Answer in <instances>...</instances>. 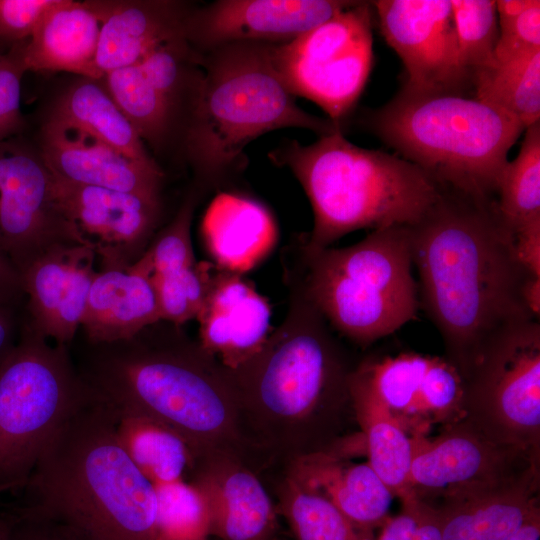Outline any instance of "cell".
I'll use <instances>...</instances> for the list:
<instances>
[{
  "mask_svg": "<svg viewBox=\"0 0 540 540\" xmlns=\"http://www.w3.org/2000/svg\"><path fill=\"white\" fill-rule=\"evenodd\" d=\"M413 442L410 482L420 500H456L539 476V457L488 439L464 418L433 440L418 432Z\"/></svg>",
  "mask_w": 540,
  "mask_h": 540,
  "instance_id": "cell-12",
  "label": "cell"
},
{
  "mask_svg": "<svg viewBox=\"0 0 540 540\" xmlns=\"http://www.w3.org/2000/svg\"><path fill=\"white\" fill-rule=\"evenodd\" d=\"M20 331L16 327L14 307L0 305V368L16 346Z\"/></svg>",
  "mask_w": 540,
  "mask_h": 540,
  "instance_id": "cell-48",
  "label": "cell"
},
{
  "mask_svg": "<svg viewBox=\"0 0 540 540\" xmlns=\"http://www.w3.org/2000/svg\"><path fill=\"white\" fill-rule=\"evenodd\" d=\"M288 478L333 504L359 531L383 526L395 497L368 462L354 464L326 450L290 460Z\"/></svg>",
  "mask_w": 540,
  "mask_h": 540,
  "instance_id": "cell-23",
  "label": "cell"
},
{
  "mask_svg": "<svg viewBox=\"0 0 540 540\" xmlns=\"http://www.w3.org/2000/svg\"><path fill=\"white\" fill-rule=\"evenodd\" d=\"M101 80L142 140L154 147L163 145L172 132L174 119L140 66L113 70Z\"/></svg>",
  "mask_w": 540,
  "mask_h": 540,
  "instance_id": "cell-33",
  "label": "cell"
},
{
  "mask_svg": "<svg viewBox=\"0 0 540 540\" xmlns=\"http://www.w3.org/2000/svg\"><path fill=\"white\" fill-rule=\"evenodd\" d=\"M40 157L50 172L70 183L160 197L164 177L118 152L84 129L49 116L40 139Z\"/></svg>",
  "mask_w": 540,
  "mask_h": 540,
  "instance_id": "cell-18",
  "label": "cell"
},
{
  "mask_svg": "<svg viewBox=\"0 0 540 540\" xmlns=\"http://www.w3.org/2000/svg\"><path fill=\"white\" fill-rule=\"evenodd\" d=\"M85 393L67 346H52L24 324L0 368V493L23 488Z\"/></svg>",
  "mask_w": 540,
  "mask_h": 540,
  "instance_id": "cell-9",
  "label": "cell"
},
{
  "mask_svg": "<svg viewBox=\"0 0 540 540\" xmlns=\"http://www.w3.org/2000/svg\"><path fill=\"white\" fill-rule=\"evenodd\" d=\"M117 414L86 388L21 489L19 507L88 540H157L154 484L122 447Z\"/></svg>",
  "mask_w": 540,
  "mask_h": 540,
  "instance_id": "cell-4",
  "label": "cell"
},
{
  "mask_svg": "<svg viewBox=\"0 0 540 540\" xmlns=\"http://www.w3.org/2000/svg\"><path fill=\"white\" fill-rule=\"evenodd\" d=\"M72 243L40 155L0 143V256L20 274L52 248Z\"/></svg>",
  "mask_w": 540,
  "mask_h": 540,
  "instance_id": "cell-15",
  "label": "cell"
},
{
  "mask_svg": "<svg viewBox=\"0 0 540 540\" xmlns=\"http://www.w3.org/2000/svg\"><path fill=\"white\" fill-rule=\"evenodd\" d=\"M191 482L205 498L209 533L221 540H269L275 530L274 506L260 479L230 454L193 461Z\"/></svg>",
  "mask_w": 540,
  "mask_h": 540,
  "instance_id": "cell-19",
  "label": "cell"
},
{
  "mask_svg": "<svg viewBox=\"0 0 540 540\" xmlns=\"http://www.w3.org/2000/svg\"><path fill=\"white\" fill-rule=\"evenodd\" d=\"M100 22L85 1L56 0L22 44L25 71H64L101 80L96 65Z\"/></svg>",
  "mask_w": 540,
  "mask_h": 540,
  "instance_id": "cell-24",
  "label": "cell"
},
{
  "mask_svg": "<svg viewBox=\"0 0 540 540\" xmlns=\"http://www.w3.org/2000/svg\"><path fill=\"white\" fill-rule=\"evenodd\" d=\"M388 45L402 60L403 90L418 94H458L472 85L461 66L450 0L371 2Z\"/></svg>",
  "mask_w": 540,
  "mask_h": 540,
  "instance_id": "cell-13",
  "label": "cell"
},
{
  "mask_svg": "<svg viewBox=\"0 0 540 540\" xmlns=\"http://www.w3.org/2000/svg\"><path fill=\"white\" fill-rule=\"evenodd\" d=\"M281 508L297 540H372L325 498L302 489L288 477Z\"/></svg>",
  "mask_w": 540,
  "mask_h": 540,
  "instance_id": "cell-35",
  "label": "cell"
},
{
  "mask_svg": "<svg viewBox=\"0 0 540 540\" xmlns=\"http://www.w3.org/2000/svg\"><path fill=\"white\" fill-rule=\"evenodd\" d=\"M496 208L513 234L540 218V124L526 128L520 151L505 165L497 187Z\"/></svg>",
  "mask_w": 540,
  "mask_h": 540,
  "instance_id": "cell-32",
  "label": "cell"
},
{
  "mask_svg": "<svg viewBox=\"0 0 540 540\" xmlns=\"http://www.w3.org/2000/svg\"><path fill=\"white\" fill-rule=\"evenodd\" d=\"M23 295L18 271L0 256V305L14 307Z\"/></svg>",
  "mask_w": 540,
  "mask_h": 540,
  "instance_id": "cell-47",
  "label": "cell"
},
{
  "mask_svg": "<svg viewBox=\"0 0 540 540\" xmlns=\"http://www.w3.org/2000/svg\"><path fill=\"white\" fill-rule=\"evenodd\" d=\"M540 539V515L526 522L517 532L506 540H539Z\"/></svg>",
  "mask_w": 540,
  "mask_h": 540,
  "instance_id": "cell-50",
  "label": "cell"
},
{
  "mask_svg": "<svg viewBox=\"0 0 540 540\" xmlns=\"http://www.w3.org/2000/svg\"><path fill=\"white\" fill-rule=\"evenodd\" d=\"M13 523V511L0 513V540H8Z\"/></svg>",
  "mask_w": 540,
  "mask_h": 540,
  "instance_id": "cell-51",
  "label": "cell"
},
{
  "mask_svg": "<svg viewBox=\"0 0 540 540\" xmlns=\"http://www.w3.org/2000/svg\"><path fill=\"white\" fill-rule=\"evenodd\" d=\"M371 6L357 1L295 39L272 46L273 67L289 92L316 103L335 124L354 107L371 71Z\"/></svg>",
  "mask_w": 540,
  "mask_h": 540,
  "instance_id": "cell-11",
  "label": "cell"
},
{
  "mask_svg": "<svg viewBox=\"0 0 540 540\" xmlns=\"http://www.w3.org/2000/svg\"><path fill=\"white\" fill-rule=\"evenodd\" d=\"M432 358L406 352L365 361L356 370L399 419L422 414V386Z\"/></svg>",
  "mask_w": 540,
  "mask_h": 540,
  "instance_id": "cell-34",
  "label": "cell"
},
{
  "mask_svg": "<svg viewBox=\"0 0 540 540\" xmlns=\"http://www.w3.org/2000/svg\"><path fill=\"white\" fill-rule=\"evenodd\" d=\"M8 540H88L78 530L57 519L17 506Z\"/></svg>",
  "mask_w": 540,
  "mask_h": 540,
  "instance_id": "cell-43",
  "label": "cell"
},
{
  "mask_svg": "<svg viewBox=\"0 0 540 540\" xmlns=\"http://www.w3.org/2000/svg\"><path fill=\"white\" fill-rule=\"evenodd\" d=\"M196 319L199 346L229 370L253 357L271 333L267 299L240 274L217 267Z\"/></svg>",
  "mask_w": 540,
  "mask_h": 540,
  "instance_id": "cell-20",
  "label": "cell"
},
{
  "mask_svg": "<svg viewBox=\"0 0 540 540\" xmlns=\"http://www.w3.org/2000/svg\"><path fill=\"white\" fill-rule=\"evenodd\" d=\"M118 439L140 471L153 483L184 480L193 464L187 442L174 430L140 415H117Z\"/></svg>",
  "mask_w": 540,
  "mask_h": 540,
  "instance_id": "cell-29",
  "label": "cell"
},
{
  "mask_svg": "<svg viewBox=\"0 0 540 540\" xmlns=\"http://www.w3.org/2000/svg\"><path fill=\"white\" fill-rule=\"evenodd\" d=\"M201 234L213 264L240 275L261 263L278 238L275 221L263 205L228 193L217 195L210 203Z\"/></svg>",
  "mask_w": 540,
  "mask_h": 540,
  "instance_id": "cell-25",
  "label": "cell"
},
{
  "mask_svg": "<svg viewBox=\"0 0 540 540\" xmlns=\"http://www.w3.org/2000/svg\"><path fill=\"white\" fill-rule=\"evenodd\" d=\"M461 66L474 77L495 62L499 38L496 1L450 0Z\"/></svg>",
  "mask_w": 540,
  "mask_h": 540,
  "instance_id": "cell-36",
  "label": "cell"
},
{
  "mask_svg": "<svg viewBox=\"0 0 540 540\" xmlns=\"http://www.w3.org/2000/svg\"><path fill=\"white\" fill-rule=\"evenodd\" d=\"M293 285L283 322L239 367L226 369L253 447L290 460L324 450L344 407L350 370L329 324Z\"/></svg>",
  "mask_w": 540,
  "mask_h": 540,
  "instance_id": "cell-3",
  "label": "cell"
},
{
  "mask_svg": "<svg viewBox=\"0 0 540 540\" xmlns=\"http://www.w3.org/2000/svg\"><path fill=\"white\" fill-rule=\"evenodd\" d=\"M522 299L531 315L539 320L540 316V277L529 275L522 286Z\"/></svg>",
  "mask_w": 540,
  "mask_h": 540,
  "instance_id": "cell-49",
  "label": "cell"
},
{
  "mask_svg": "<svg viewBox=\"0 0 540 540\" xmlns=\"http://www.w3.org/2000/svg\"><path fill=\"white\" fill-rule=\"evenodd\" d=\"M216 266L197 262L177 273L151 277L156 291L161 321L179 326L196 319L209 291Z\"/></svg>",
  "mask_w": 540,
  "mask_h": 540,
  "instance_id": "cell-38",
  "label": "cell"
},
{
  "mask_svg": "<svg viewBox=\"0 0 540 540\" xmlns=\"http://www.w3.org/2000/svg\"><path fill=\"white\" fill-rule=\"evenodd\" d=\"M157 540H209V513L204 496L184 480L154 484Z\"/></svg>",
  "mask_w": 540,
  "mask_h": 540,
  "instance_id": "cell-37",
  "label": "cell"
},
{
  "mask_svg": "<svg viewBox=\"0 0 540 540\" xmlns=\"http://www.w3.org/2000/svg\"><path fill=\"white\" fill-rule=\"evenodd\" d=\"M2 58H3V56L0 55V63H1V61H2Z\"/></svg>",
  "mask_w": 540,
  "mask_h": 540,
  "instance_id": "cell-52",
  "label": "cell"
},
{
  "mask_svg": "<svg viewBox=\"0 0 540 540\" xmlns=\"http://www.w3.org/2000/svg\"><path fill=\"white\" fill-rule=\"evenodd\" d=\"M53 179L56 206L71 238L91 249L102 269L125 268L142 256L159 221L160 197Z\"/></svg>",
  "mask_w": 540,
  "mask_h": 540,
  "instance_id": "cell-14",
  "label": "cell"
},
{
  "mask_svg": "<svg viewBox=\"0 0 540 540\" xmlns=\"http://www.w3.org/2000/svg\"><path fill=\"white\" fill-rule=\"evenodd\" d=\"M151 333V332H150ZM92 345L77 368L89 393L117 415H140L178 433L193 461L213 454L242 458L252 445L239 419L225 368L179 332Z\"/></svg>",
  "mask_w": 540,
  "mask_h": 540,
  "instance_id": "cell-2",
  "label": "cell"
},
{
  "mask_svg": "<svg viewBox=\"0 0 540 540\" xmlns=\"http://www.w3.org/2000/svg\"><path fill=\"white\" fill-rule=\"evenodd\" d=\"M273 44L236 42L199 53L203 80L185 125L184 147L196 173L216 179L245 162V147L281 128L319 136L340 128L301 109L271 59Z\"/></svg>",
  "mask_w": 540,
  "mask_h": 540,
  "instance_id": "cell-6",
  "label": "cell"
},
{
  "mask_svg": "<svg viewBox=\"0 0 540 540\" xmlns=\"http://www.w3.org/2000/svg\"><path fill=\"white\" fill-rule=\"evenodd\" d=\"M475 98L517 120L525 129L540 118V49L494 62L473 79Z\"/></svg>",
  "mask_w": 540,
  "mask_h": 540,
  "instance_id": "cell-30",
  "label": "cell"
},
{
  "mask_svg": "<svg viewBox=\"0 0 540 540\" xmlns=\"http://www.w3.org/2000/svg\"><path fill=\"white\" fill-rule=\"evenodd\" d=\"M50 116L84 129L131 159L158 166L100 80L76 81L61 94Z\"/></svg>",
  "mask_w": 540,
  "mask_h": 540,
  "instance_id": "cell-28",
  "label": "cell"
},
{
  "mask_svg": "<svg viewBox=\"0 0 540 540\" xmlns=\"http://www.w3.org/2000/svg\"><path fill=\"white\" fill-rule=\"evenodd\" d=\"M56 0H0V39L14 44L28 40Z\"/></svg>",
  "mask_w": 540,
  "mask_h": 540,
  "instance_id": "cell-42",
  "label": "cell"
},
{
  "mask_svg": "<svg viewBox=\"0 0 540 540\" xmlns=\"http://www.w3.org/2000/svg\"><path fill=\"white\" fill-rule=\"evenodd\" d=\"M195 198L188 197L168 226L148 246L144 255L151 267V277L173 274L194 266L191 223Z\"/></svg>",
  "mask_w": 540,
  "mask_h": 540,
  "instance_id": "cell-40",
  "label": "cell"
},
{
  "mask_svg": "<svg viewBox=\"0 0 540 540\" xmlns=\"http://www.w3.org/2000/svg\"><path fill=\"white\" fill-rule=\"evenodd\" d=\"M23 43L15 44L0 63V143L23 124L20 110L21 80L26 72L21 60Z\"/></svg>",
  "mask_w": 540,
  "mask_h": 540,
  "instance_id": "cell-41",
  "label": "cell"
},
{
  "mask_svg": "<svg viewBox=\"0 0 540 540\" xmlns=\"http://www.w3.org/2000/svg\"><path fill=\"white\" fill-rule=\"evenodd\" d=\"M463 418L488 439L539 457L540 325L511 323L479 349L463 376Z\"/></svg>",
  "mask_w": 540,
  "mask_h": 540,
  "instance_id": "cell-10",
  "label": "cell"
},
{
  "mask_svg": "<svg viewBox=\"0 0 540 540\" xmlns=\"http://www.w3.org/2000/svg\"><path fill=\"white\" fill-rule=\"evenodd\" d=\"M96 255L83 245H59L21 273L27 296L25 324L57 345H68L82 324L89 291L97 273Z\"/></svg>",
  "mask_w": 540,
  "mask_h": 540,
  "instance_id": "cell-17",
  "label": "cell"
},
{
  "mask_svg": "<svg viewBox=\"0 0 540 540\" xmlns=\"http://www.w3.org/2000/svg\"><path fill=\"white\" fill-rule=\"evenodd\" d=\"M539 476L446 501L438 508L443 540H506L540 515Z\"/></svg>",
  "mask_w": 540,
  "mask_h": 540,
  "instance_id": "cell-26",
  "label": "cell"
},
{
  "mask_svg": "<svg viewBox=\"0 0 540 540\" xmlns=\"http://www.w3.org/2000/svg\"><path fill=\"white\" fill-rule=\"evenodd\" d=\"M415 540H443L441 514L437 507L417 498Z\"/></svg>",
  "mask_w": 540,
  "mask_h": 540,
  "instance_id": "cell-46",
  "label": "cell"
},
{
  "mask_svg": "<svg viewBox=\"0 0 540 540\" xmlns=\"http://www.w3.org/2000/svg\"><path fill=\"white\" fill-rule=\"evenodd\" d=\"M410 233L419 305L441 334L446 358L463 378L495 332L535 319L522 299L523 283L531 274L515 257L512 233L496 199L442 187Z\"/></svg>",
  "mask_w": 540,
  "mask_h": 540,
  "instance_id": "cell-1",
  "label": "cell"
},
{
  "mask_svg": "<svg viewBox=\"0 0 540 540\" xmlns=\"http://www.w3.org/2000/svg\"><path fill=\"white\" fill-rule=\"evenodd\" d=\"M198 58L199 53L182 33L159 44L137 64L166 103L174 122L183 113L187 123L197 101L203 80Z\"/></svg>",
  "mask_w": 540,
  "mask_h": 540,
  "instance_id": "cell-31",
  "label": "cell"
},
{
  "mask_svg": "<svg viewBox=\"0 0 540 540\" xmlns=\"http://www.w3.org/2000/svg\"><path fill=\"white\" fill-rule=\"evenodd\" d=\"M268 157L293 173L310 201L314 224L302 242L310 249L330 247L360 229L412 226L441 194V186L417 165L358 147L341 128L310 145L285 141Z\"/></svg>",
  "mask_w": 540,
  "mask_h": 540,
  "instance_id": "cell-5",
  "label": "cell"
},
{
  "mask_svg": "<svg viewBox=\"0 0 540 540\" xmlns=\"http://www.w3.org/2000/svg\"><path fill=\"white\" fill-rule=\"evenodd\" d=\"M348 389L352 410L362 429L369 465L400 500L415 495L410 482L413 437L408 436L405 426L356 368L349 375Z\"/></svg>",
  "mask_w": 540,
  "mask_h": 540,
  "instance_id": "cell-27",
  "label": "cell"
},
{
  "mask_svg": "<svg viewBox=\"0 0 540 540\" xmlns=\"http://www.w3.org/2000/svg\"><path fill=\"white\" fill-rule=\"evenodd\" d=\"M374 132L441 187L496 199L507 155L525 129L477 98L402 90L370 117Z\"/></svg>",
  "mask_w": 540,
  "mask_h": 540,
  "instance_id": "cell-7",
  "label": "cell"
},
{
  "mask_svg": "<svg viewBox=\"0 0 540 540\" xmlns=\"http://www.w3.org/2000/svg\"><path fill=\"white\" fill-rule=\"evenodd\" d=\"M100 22L96 65L104 76L139 64L159 44L184 33L191 11L168 0L85 1Z\"/></svg>",
  "mask_w": 540,
  "mask_h": 540,
  "instance_id": "cell-21",
  "label": "cell"
},
{
  "mask_svg": "<svg viewBox=\"0 0 540 540\" xmlns=\"http://www.w3.org/2000/svg\"><path fill=\"white\" fill-rule=\"evenodd\" d=\"M417 497L415 495L401 500L400 514L388 518L382 526L377 540H415L417 526Z\"/></svg>",
  "mask_w": 540,
  "mask_h": 540,
  "instance_id": "cell-45",
  "label": "cell"
},
{
  "mask_svg": "<svg viewBox=\"0 0 540 540\" xmlns=\"http://www.w3.org/2000/svg\"><path fill=\"white\" fill-rule=\"evenodd\" d=\"M301 257L295 285L351 341L367 346L416 317L410 226L372 230L344 248L310 249L302 243Z\"/></svg>",
  "mask_w": 540,
  "mask_h": 540,
  "instance_id": "cell-8",
  "label": "cell"
},
{
  "mask_svg": "<svg viewBox=\"0 0 540 540\" xmlns=\"http://www.w3.org/2000/svg\"><path fill=\"white\" fill-rule=\"evenodd\" d=\"M356 2L218 0L189 12L184 37L198 53L236 42L286 43Z\"/></svg>",
  "mask_w": 540,
  "mask_h": 540,
  "instance_id": "cell-16",
  "label": "cell"
},
{
  "mask_svg": "<svg viewBox=\"0 0 540 540\" xmlns=\"http://www.w3.org/2000/svg\"><path fill=\"white\" fill-rule=\"evenodd\" d=\"M159 321L151 267L144 253L128 267L97 271L81 324L92 345L130 340Z\"/></svg>",
  "mask_w": 540,
  "mask_h": 540,
  "instance_id": "cell-22",
  "label": "cell"
},
{
  "mask_svg": "<svg viewBox=\"0 0 540 540\" xmlns=\"http://www.w3.org/2000/svg\"><path fill=\"white\" fill-rule=\"evenodd\" d=\"M499 38L495 62L540 49V1H496Z\"/></svg>",
  "mask_w": 540,
  "mask_h": 540,
  "instance_id": "cell-39",
  "label": "cell"
},
{
  "mask_svg": "<svg viewBox=\"0 0 540 540\" xmlns=\"http://www.w3.org/2000/svg\"><path fill=\"white\" fill-rule=\"evenodd\" d=\"M512 246L521 267L540 277V218L516 230L512 234Z\"/></svg>",
  "mask_w": 540,
  "mask_h": 540,
  "instance_id": "cell-44",
  "label": "cell"
}]
</instances>
